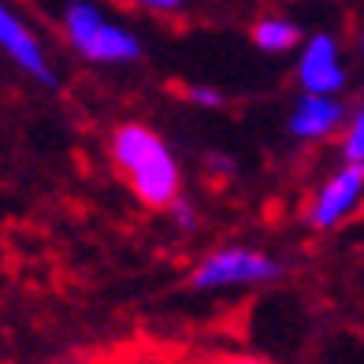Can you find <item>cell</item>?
I'll list each match as a JSON object with an SVG mask.
<instances>
[{
  "instance_id": "obj_1",
  "label": "cell",
  "mask_w": 364,
  "mask_h": 364,
  "mask_svg": "<svg viewBox=\"0 0 364 364\" xmlns=\"http://www.w3.org/2000/svg\"><path fill=\"white\" fill-rule=\"evenodd\" d=\"M108 156L145 208H171L178 197H186L175 149L149 123H119L108 138Z\"/></svg>"
},
{
  "instance_id": "obj_2",
  "label": "cell",
  "mask_w": 364,
  "mask_h": 364,
  "mask_svg": "<svg viewBox=\"0 0 364 364\" xmlns=\"http://www.w3.org/2000/svg\"><path fill=\"white\" fill-rule=\"evenodd\" d=\"M60 34L78 60L97 63V68H123V63L141 60L138 30L112 19L101 4H90V0H71L60 11Z\"/></svg>"
},
{
  "instance_id": "obj_3",
  "label": "cell",
  "mask_w": 364,
  "mask_h": 364,
  "mask_svg": "<svg viewBox=\"0 0 364 364\" xmlns=\"http://www.w3.org/2000/svg\"><path fill=\"white\" fill-rule=\"evenodd\" d=\"M283 275V260L257 250V245H220L205 253L190 272V287L205 294H223V290H253L268 287Z\"/></svg>"
},
{
  "instance_id": "obj_4",
  "label": "cell",
  "mask_w": 364,
  "mask_h": 364,
  "mask_svg": "<svg viewBox=\"0 0 364 364\" xmlns=\"http://www.w3.org/2000/svg\"><path fill=\"white\" fill-rule=\"evenodd\" d=\"M294 78L297 90L309 97H342V90L350 86V63H346L342 41L331 30L305 34L294 60Z\"/></svg>"
},
{
  "instance_id": "obj_5",
  "label": "cell",
  "mask_w": 364,
  "mask_h": 364,
  "mask_svg": "<svg viewBox=\"0 0 364 364\" xmlns=\"http://www.w3.org/2000/svg\"><path fill=\"white\" fill-rule=\"evenodd\" d=\"M364 208V168L360 164H338L335 171H327L323 182L312 190L305 205V223L312 230H335L350 216Z\"/></svg>"
},
{
  "instance_id": "obj_6",
  "label": "cell",
  "mask_w": 364,
  "mask_h": 364,
  "mask_svg": "<svg viewBox=\"0 0 364 364\" xmlns=\"http://www.w3.org/2000/svg\"><path fill=\"white\" fill-rule=\"evenodd\" d=\"M0 53H4L26 78H34L38 86H60L56 63L48 56L41 34L8 4H0Z\"/></svg>"
},
{
  "instance_id": "obj_7",
  "label": "cell",
  "mask_w": 364,
  "mask_h": 364,
  "mask_svg": "<svg viewBox=\"0 0 364 364\" xmlns=\"http://www.w3.org/2000/svg\"><path fill=\"white\" fill-rule=\"evenodd\" d=\"M346 123H350V108H346L342 97H309L297 93V101L287 112V134L301 145H320L346 134Z\"/></svg>"
},
{
  "instance_id": "obj_8",
  "label": "cell",
  "mask_w": 364,
  "mask_h": 364,
  "mask_svg": "<svg viewBox=\"0 0 364 364\" xmlns=\"http://www.w3.org/2000/svg\"><path fill=\"white\" fill-rule=\"evenodd\" d=\"M250 41L260 48V53H268V56H283V53H297L301 41H305V34H301V26H297L290 15L268 11V15H260V19L253 23Z\"/></svg>"
},
{
  "instance_id": "obj_9",
  "label": "cell",
  "mask_w": 364,
  "mask_h": 364,
  "mask_svg": "<svg viewBox=\"0 0 364 364\" xmlns=\"http://www.w3.org/2000/svg\"><path fill=\"white\" fill-rule=\"evenodd\" d=\"M338 149H342L346 164H360V168H364V82H360L357 105L350 108V123H346V134H342Z\"/></svg>"
},
{
  "instance_id": "obj_10",
  "label": "cell",
  "mask_w": 364,
  "mask_h": 364,
  "mask_svg": "<svg viewBox=\"0 0 364 364\" xmlns=\"http://www.w3.org/2000/svg\"><path fill=\"white\" fill-rule=\"evenodd\" d=\"M186 101L193 108H223L227 93L220 86H208V82H193V86H186Z\"/></svg>"
},
{
  "instance_id": "obj_11",
  "label": "cell",
  "mask_w": 364,
  "mask_h": 364,
  "mask_svg": "<svg viewBox=\"0 0 364 364\" xmlns=\"http://www.w3.org/2000/svg\"><path fill=\"white\" fill-rule=\"evenodd\" d=\"M168 212H171V220H175L178 230H193V227H197V208H193L190 197H178Z\"/></svg>"
},
{
  "instance_id": "obj_12",
  "label": "cell",
  "mask_w": 364,
  "mask_h": 364,
  "mask_svg": "<svg viewBox=\"0 0 364 364\" xmlns=\"http://www.w3.org/2000/svg\"><path fill=\"white\" fill-rule=\"evenodd\" d=\"M205 168L216 171V175H235V160H230L227 153H208L205 156Z\"/></svg>"
},
{
  "instance_id": "obj_13",
  "label": "cell",
  "mask_w": 364,
  "mask_h": 364,
  "mask_svg": "<svg viewBox=\"0 0 364 364\" xmlns=\"http://www.w3.org/2000/svg\"><path fill=\"white\" fill-rule=\"evenodd\" d=\"M212 364H268V360H260L253 353H230V357H216Z\"/></svg>"
},
{
  "instance_id": "obj_14",
  "label": "cell",
  "mask_w": 364,
  "mask_h": 364,
  "mask_svg": "<svg viewBox=\"0 0 364 364\" xmlns=\"http://www.w3.org/2000/svg\"><path fill=\"white\" fill-rule=\"evenodd\" d=\"M149 8H156V11H175V8H182V4H175V0H153Z\"/></svg>"
},
{
  "instance_id": "obj_15",
  "label": "cell",
  "mask_w": 364,
  "mask_h": 364,
  "mask_svg": "<svg viewBox=\"0 0 364 364\" xmlns=\"http://www.w3.org/2000/svg\"><path fill=\"white\" fill-rule=\"evenodd\" d=\"M357 56L364 60V23H360V30H357Z\"/></svg>"
}]
</instances>
